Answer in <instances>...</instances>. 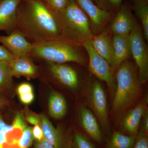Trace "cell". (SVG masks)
<instances>
[{
    "mask_svg": "<svg viewBox=\"0 0 148 148\" xmlns=\"http://www.w3.org/2000/svg\"><path fill=\"white\" fill-rule=\"evenodd\" d=\"M16 16L15 30L32 43L61 39V24L58 14L45 2L21 0L16 9Z\"/></svg>",
    "mask_w": 148,
    "mask_h": 148,
    "instance_id": "1",
    "label": "cell"
},
{
    "mask_svg": "<svg viewBox=\"0 0 148 148\" xmlns=\"http://www.w3.org/2000/svg\"><path fill=\"white\" fill-rule=\"evenodd\" d=\"M61 27V40L79 47L92 36L90 21L76 0L57 12Z\"/></svg>",
    "mask_w": 148,
    "mask_h": 148,
    "instance_id": "2",
    "label": "cell"
},
{
    "mask_svg": "<svg viewBox=\"0 0 148 148\" xmlns=\"http://www.w3.org/2000/svg\"><path fill=\"white\" fill-rule=\"evenodd\" d=\"M117 70V86L112 109L118 113L126 110L137 100L141 92V84L136 68L131 62L125 61Z\"/></svg>",
    "mask_w": 148,
    "mask_h": 148,
    "instance_id": "3",
    "label": "cell"
},
{
    "mask_svg": "<svg viewBox=\"0 0 148 148\" xmlns=\"http://www.w3.org/2000/svg\"><path fill=\"white\" fill-rule=\"evenodd\" d=\"M33 44L31 56L44 60L48 63L64 64L75 62L84 64L86 59L79 49L63 40H53Z\"/></svg>",
    "mask_w": 148,
    "mask_h": 148,
    "instance_id": "4",
    "label": "cell"
},
{
    "mask_svg": "<svg viewBox=\"0 0 148 148\" xmlns=\"http://www.w3.org/2000/svg\"><path fill=\"white\" fill-rule=\"evenodd\" d=\"M82 46L88 54L90 71L98 79L106 83L110 94L114 95L116 89L115 83L113 70L110 65L96 51L90 39L86 41Z\"/></svg>",
    "mask_w": 148,
    "mask_h": 148,
    "instance_id": "5",
    "label": "cell"
},
{
    "mask_svg": "<svg viewBox=\"0 0 148 148\" xmlns=\"http://www.w3.org/2000/svg\"><path fill=\"white\" fill-rule=\"evenodd\" d=\"M131 42V54L139 69L138 76L140 84L147 81L148 52L141 28L137 22L129 35Z\"/></svg>",
    "mask_w": 148,
    "mask_h": 148,
    "instance_id": "6",
    "label": "cell"
},
{
    "mask_svg": "<svg viewBox=\"0 0 148 148\" xmlns=\"http://www.w3.org/2000/svg\"><path fill=\"white\" fill-rule=\"evenodd\" d=\"M87 98L90 108L98 118L103 129L107 133H110L111 126L107 97L103 87L98 81L92 84Z\"/></svg>",
    "mask_w": 148,
    "mask_h": 148,
    "instance_id": "7",
    "label": "cell"
},
{
    "mask_svg": "<svg viewBox=\"0 0 148 148\" xmlns=\"http://www.w3.org/2000/svg\"><path fill=\"white\" fill-rule=\"evenodd\" d=\"M80 7L90 18L92 28L98 34L110 21V14L95 5L91 0H76Z\"/></svg>",
    "mask_w": 148,
    "mask_h": 148,
    "instance_id": "8",
    "label": "cell"
},
{
    "mask_svg": "<svg viewBox=\"0 0 148 148\" xmlns=\"http://www.w3.org/2000/svg\"><path fill=\"white\" fill-rule=\"evenodd\" d=\"M0 43L16 57L31 56L33 44L17 30H14L8 36L0 35Z\"/></svg>",
    "mask_w": 148,
    "mask_h": 148,
    "instance_id": "9",
    "label": "cell"
},
{
    "mask_svg": "<svg viewBox=\"0 0 148 148\" xmlns=\"http://www.w3.org/2000/svg\"><path fill=\"white\" fill-rule=\"evenodd\" d=\"M147 99L143 98L134 108L130 110L121 122L122 130L126 135L136 138L140 121L147 108Z\"/></svg>",
    "mask_w": 148,
    "mask_h": 148,
    "instance_id": "10",
    "label": "cell"
},
{
    "mask_svg": "<svg viewBox=\"0 0 148 148\" xmlns=\"http://www.w3.org/2000/svg\"><path fill=\"white\" fill-rule=\"evenodd\" d=\"M21 1L0 0V31L11 33L15 30L16 9Z\"/></svg>",
    "mask_w": 148,
    "mask_h": 148,
    "instance_id": "11",
    "label": "cell"
},
{
    "mask_svg": "<svg viewBox=\"0 0 148 148\" xmlns=\"http://www.w3.org/2000/svg\"><path fill=\"white\" fill-rule=\"evenodd\" d=\"M49 64L51 73L60 83L71 89H75L78 87L77 74L71 67L64 64Z\"/></svg>",
    "mask_w": 148,
    "mask_h": 148,
    "instance_id": "12",
    "label": "cell"
},
{
    "mask_svg": "<svg viewBox=\"0 0 148 148\" xmlns=\"http://www.w3.org/2000/svg\"><path fill=\"white\" fill-rule=\"evenodd\" d=\"M136 22L130 10L123 6L111 25L114 35L129 36Z\"/></svg>",
    "mask_w": 148,
    "mask_h": 148,
    "instance_id": "13",
    "label": "cell"
},
{
    "mask_svg": "<svg viewBox=\"0 0 148 148\" xmlns=\"http://www.w3.org/2000/svg\"><path fill=\"white\" fill-rule=\"evenodd\" d=\"M79 120L83 128L90 138L96 143H103L101 128L95 116L89 109L85 107L81 108Z\"/></svg>",
    "mask_w": 148,
    "mask_h": 148,
    "instance_id": "14",
    "label": "cell"
},
{
    "mask_svg": "<svg viewBox=\"0 0 148 148\" xmlns=\"http://www.w3.org/2000/svg\"><path fill=\"white\" fill-rule=\"evenodd\" d=\"M114 48L112 70H116L131 54V42L129 36L114 35L112 39Z\"/></svg>",
    "mask_w": 148,
    "mask_h": 148,
    "instance_id": "15",
    "label": "cell"
},
{
    "mask_svg": "<svg viewBox=\"0 0 148 148\" xmlns=\"http://www.w3.org/2000/svg\"><path fill=\"white\" fill-rule=\"evenodd\" d=\"M40 116L41 124L44 137L54 148H69L66 144L65 136L58 128H55L48 119L44 115Z\"/></svg>",
    "mask_w": 148,
    "mask_h": 148,
    "instance_id": "16",
    "label": "cell"
},
{
    "mask_svg": "<svg viewBox=\"0 0 148 148\" xmlns=\"http://www.w3.org/2000/svg\"><path fill=\"white\" fill-rule=\"evenodd\" d=\"M9 67L12 77H32L38 74V68L30 56L16 57Z\"/></svg>",
    "mask_w": 148,
    "mask_h": 148,
    "instance_id": "17",
    "label": "cell"
},
{
    "mask_svg": "<svg viewBox=\"0 0 148 148\" xmlns=\"http://www.w3.org/2000/svg\"><path fill=\"white\" fill-rule=\"evenodd\" d=\"M90 40L96 51L107 60L112 67L114 60V48L112 39L108 33L103 32L92 36Z\"/></svg>",
    "mask_w": 148,
    "mask_h": 148,
    "instance_id": "18",
    "label": "cell"
},
{
    "mask_svg": "<svg viewBox=\"0 0 148 148\" xmlns=\"http://www.w3.org/2000/svg\"><path fill=\"white\" fill-rule=\"evenodd\" d=\"M67 110V103L64 96L55 91L51 92L49 100V111L51 116L55 119H61L65 116Z\"/></svg>",
    "mask_w": 148,
    "mask_h": 148,
    "instance_id": "19",
    "label": "cell"
},
{
    "mask_svg": "<svg viewBox=\"0 0 148 148\" xmlns=\"http://www.w3.org/2000/svg\"><path fill=\"white\" fill-rule=\"evenodd\" d=\"M135 137L114 131L106 148H132L135 144Z\"/></svg>",
    "mask_w": 148,
    "mask_h": 148,
    "instance_id": "20",
    "label": "cell"
},
{
    "mask_svg": "<svg viewBox=\"0 0 148 148\" xmlns=\"http://www.w3.org/2000/svg\"><path fill=\"white\" fill-rule=\"evenodd\" d=\"M13 128L11 131L6 133V143L10 145L18 143L21 138L23 131L27 127L26 123L20 114H17L14 118Z\"/></svg>",
    "mask_w": 148,
    "mask_h": 148,
    "instance_id": "21",
    "label": "cell"
},
{
    "mask_svg": "<svg viewBox=\"0 0 148 148\" xmlns=\"http://www.w3.org/2000/svg\"><path fill=\"white\" fill-rule=\"evenodd\" d=\"M12 77L9 66L0 62V89H4L10 87Z\"/></svg>",
    "mask_w": 148,
    "mask_h": 148,
    "instance_id": "22",
    "label": "cell"
},
{
    "mask_svg": "<svg viewBox=\"0 0 148 148\" xmlns=\"http://www.w3.org/2000/svg\"><path fill=\"white\" fill-rule=\"evenodd\" d=\"M135 12L142 22L144 37L148 40V5L141 6L135 8Z\"/></svg>",
    "mask_w": 148,
    "mask_h": 148,
    "instance_id": "23",
    "label": "cell"
},
{
    "mask_svg": "<svg viewBox=\"0 0 148 148\" xmlns=\"http://www.w3.org/2000/svg\"><path fill=\"white\" fill-rule=\"evenodd\" d=\"M72 147L73 148H96L86 136L79 132L75 133Z\"/></svg>",
    "mask_w": 148,
    "mask_h": 148,
    "instance_id": "24",
    "label": "cell"
},
{
    "mask_svg": "<svg viewBox=\"0 0 148 148\" xmlns=\"http://www.w3.org/2000/svg\"><path fill=\"white\" fill-rule=\"evenodd\" d=\"M33 128L27 127L23 131L18 144L20 148H29L33 144L34 139L32 133Z\"/></svg>",
    "mask_w": 148,
    "mask_h": 148,
    "instance_id": "25",
    "label": "cell"
},
{
    "mask_svg": "<svg viewBox=\"0 0 148 148\" xmlns=\"http://www.w3.org/2000/svg\"><path fill=\"white\" fill-rule=\"evenodd\" d=\"M16 57L2 45H0V62L10 66Z\"/></svg>",
    "mask_w": 148,
    "mask_h": 148,
    "instance_id": "26",
    "label": "cell"
},
{
    "mask_svg": "<svg viewBox=\"0 0 148 148\" xmlns=\"http://www.w3.org/2000/svg\"><path fill=\"white\" fill-rule=\"evenodd\" d=\"M70 1L71 0H48L46 3L50 9L57 13L66 8Z\"/></svg>",
    "mask_w": 148,
    "mask_h": 148,
    "instance_id": "27",
    "label": "cell"
},
{
    "mask_svg": "<svg viewBox=\"0 0 148 148\" xmlns=\"http://www.w3.org/2000/svg\"><path fill=\"white\" fill-rule=\"evenodd\" d=\"M132 148H148V134L138 131L135 144Z\"/></svg>",
    "mask_w": 148,
    "mask_h": 148,
    "instance_id": "28",
    "label": "cell"
},
{
    "mask_svg": "<svg viewBox=\"0 0 148 148\" xmlns=\"http://www.w3.org/2000/svg\"><path fill=\"white\" fill-rule=\"evenodd\" d=\"M148 134V110H146L140 121L139 130Z\"/></svg>",
    "mask_w": 148,
    "mask_h": 148,
    "instance_id": "29",
    "label": "cell"
},
{
    "mask_svg": "<svg viewBox=\"0 0 148 148\" xmlns=\"http://www.w3.org/2000/svg\"><path fill=\"white\" fill-rule=\"evenodd\" d=\"M18 95L33 92V88L32 85L28 83H23L19 85L17 88Z\"/></svg>",
    "mask_w": 148,
    "mask_h": 148,
    "instance_id": "30",
    "label": "cell"
},
{
    "mask_svg": "<svg viewBox=\"0 0 148 148\" xmlns=\"http://www.w3.org/2000/svg\"><path fill=\"white\" fill-rule=\"evenodd\" d=\"M33 137L35 140L40 141L44 137L41 125H35L32 129Z\"/></svg>",
    "mask_w": 148,
    "mask_h": 148,
    "instance_id": "31",
    "label": "cell"
},
{
    "mask_svg": "<svg viewBox=\"0 0 148 148\" xmlns=\"http://www.w3.org/2000/svg\"><path fill=\"white\" fill-rule=\"evenodd\" d=\"M18 96L21 103L26 105L31 104L34 99V95L33 92L18 95Z\"/></svg>",
    "mask_w": 148,
    "mask_h": 148,
    "instance_id": "32",
    "label": "cell"
},
{
    "mask_svg": "<svg viewBox=\"0 0 148 148\" xmlns=\"http://www.w3.org/2000/svg\"><path fill=\"white\" fill-rule=\"evenodd\" d=\"M34 148H54L53 146L45 138L40 141L35 140L34 143Z\"/></svg>",
    "mask_w": 148,
    "mask_h": 148,
    "instance_id": "33",
    "label": "cell"
},
{
    "mask_svg": "<svg viewBox=\"0 0 148 148\" xmlns=\"http://www.w3.org/2000/svg\"><path fill=\"white\" fill-rule=\"evenodd\" d=\"M27 121L32 124L34 125H40L41 119L40 116H38L33 114H27L26 117Z\"/></svg>",
    "mask_w": 148,
    "mask_h": 148,
    "instance_id": "34",
    "label": "cell"
},
{
    "mask_svg": "<svg viewBox=\"0 0 148 148\" xmlns=\"http://www.w3.org/2000/svg\"><path fill=\"white\" fill-rule=\"evenodd\" d=\"M13 128V125H9L6 124L3 120L1 116L0 115V130L5 133L10 132Z\"/></svg>",
    "mask_w": 148,
    "mask_h": 148,
    "instance_id": "35",
    "label": "cell"
},
{
    "mask_svg": "<svg viewBox=\"0 0 148 148\" xmlns=\"http://www.w3.org/2000/svg\"><path fill=\"white\" fill-rule=\"evenodd\" d=\"M134 3V8L148 4V0H132Z\"/></svg>",
    "mask_w": 148,
    "mask_h": 148,
    "instance_id": "36",
    "label": "cell"
},
{
    "mask_svg": "<svg viewBox=\"0 0 148 148\" xmlns=\"http://www.w3.org/2000/svg\"><path fill=\"white\" fill-rule=\"evenodd\" d=\"M6 133L0 130V147L5 143H6Z\"/></svg>",
    "mask_w": 148,
    "mask_h": 148,
    "instance_id": "37",
    "label": "cell"
},
{
    "mask_svg": "<svg viewBox=\"0 0 148 148\" xmlns=\"http://www.w3.org/2000/svg\"><path fill=\"white\" fill-rule=\"evenodd\" d=\"M112 4L116 7L119 6L123 0H108Z\"/></svg>",
    "mask_w": 148,
    "mask_h": 148,
    "instance_id": "38",
    "label": "cell"
},
{
    "mask_svg": "<svg viewBox=\"0 0 148 148\" xmlns=\"http://www.w3.org/2000/svg\"><path fill=\"white\" fill-rule=\"evenodd\" d=\"M5 102L3 99L0 96V109L4 105Z\"/></svg>",
    "mask_w": 148,
    "mask_h": 148,
    "instance_id": "39",
    "label": "cell"
},
{
    "mask_svg": "<svg viewBox=\"0 0 148 148\" xmlns=\"http://www.w3.org/2000/svg\"><path fill=\"white\" fill-rule=\"evenodd\" d=\"M38 1H41L44 2H47L48 0H38Z\"/></svg>",
    "mask_w": 148,
    "mask_h": 148,
    "instance_id": "40",
    "label": "cell"
},
{
    "mask_svg": "<svg viewBox=\"0 0 148 148\" xmlns=\"http://www.w3.org/2000/svg\"><path fill=\"white\" fill-rule=\"evenodd\" d=\"M96 1H98V0H96Z\"/></svg>",
    "mask_w": 148,
    "mask_h": 148,
    "instance_id": "41",
    "label": "cell"
}]
</instances>
